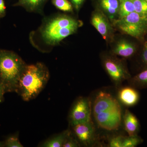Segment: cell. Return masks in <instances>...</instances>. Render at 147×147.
<instances>
[{
	"instance_id": "1",
	"label": "cell",
	"mask_w": 147,
	"mask_h": 147,
	"mask_svg": "<svg viewBox=\"0 0 147 147\" xmlns=\"http://www.w3.org/2000/svg\"><path fill=\"white\" fill-rule=\"evenodd\" d=\"M49 78V70L44 64L27 65L18 81L16 92L24 101L33 100L45 88Z\"/></svg>"
},
{
	"instance_id": "2",
	"label": "cell",
	"mask_w": 147,
	"mask_h": 147,
	"mask_svg": "<svg viewBox=\"0 0 147 147\" xmlns=\"http://www.w3.org/2000/svg\"><path fill=\"white\" fill-rule=\"evenodd\" d=\"M93 112L96 121L101 128L117 129L121 120V109L117 100L110 94L100 92L94 103Z\"/></svg>"
},
{
	"instance_id": "3",
	"label": "cell",
	"mask_w": 147,
	"mask_h": 147,
	"mask_svg": "<svg viewBox=\"0 0 147 147\" xmlns=\"http://www.w3.org/2000/svg\"><path fill=\"white\" fill-rule=\"evenodd\" d=\"M26 65L16 53L0 49V84L6 93L16 92L18 81Z\"/></svg>"
},
{
	"instance_id": "4",
	"label": "cell",
	"mask_w": 147,
	"mask_h": 147,
	"mask_svg": "<svg viewBox=\"0 0 147 147\" xmlns=\"http://www.w3.org/2000/svg\"><path fill=\"white\" fill-rule=\"evenodd\" d=\"M117 27L125 33L139 38L147 32V16L134 11L116 21Z\"/></svg>"
},
{
	"instance_id": "5",
	"label": "cell",
	"mask_w": 147,
	"mask_h": 147,
	"mask_svg": "<svg viewBox=\"0 0 147 147\" xmlns=\"http://www.w3.org/2000/svg\"><path fill=\"white\" fill-rule=\"evenodd\" d=\"M90 101L87 98L80 97L72 105L69 115V123L71 126L91 121Z\"/></svg>"
},
{
	"instance_id": "6",
	"label": "cell",
	"mask_w": 147,
	"mask_h": 147,
	"mask_svg": "<svg viewBox=\"0 0 147 147\" xmlns=\"http://www.w3.org/2000/svg\"><path fill=\"white\" fill-rule=\"evenodd\" d=\"M78 27H44L41 34L42 38L46 43L48 45H55L59 43L65 38L74 33Z\"/></svg>"
},
{
	"instance_id": "7",
	"label": "cell",
	"mask_w": 147,
	"mask_h": 147,
	"mask_svg": "<svg viewBox=\"0 0 147 147\" xmlns=\"http://www.w3.org/2000/svg\"><path fill=\"white\" fill-rule=\"evenodd\" d=\"M104 64L109 76L117 85L121 84L129 77L128 74L118 62L113 59H107L104 61Z\"/></svg>"
},
{
	"instance_id": "8",
	"label": "cell",
	"mask_w": 147,
	"mask_h": 147,
	"mask_svg": "<svg viewBox=\"0 0 147 147\" xmlns=\"http://www.w3.org/2000/svg\"><path fill=\"white\" fill-rule=\"evenodd\" d=\"M72 127L74 135L80 144L88 146L93 141L94 130L91 121L79 124Z\"/></svg>"
},
{
	"instance_id": "9",
	"label": "cell",
	"mask_w": 147,
	"mask_h": 147,
	"mask_svg": "<svg viewBox=\"0 0 147 147\" xmlns=\"http://www.w3.org/2000/svg\"><path fill=\"white\" fill-rule=\"evenodd\" d=\"M118 96L121 102L127 106H134L139 100V93L131 87L121 89L119 92Z\"/></svg>"
},
{
	"instance_id": "10",
	"label": "cell",
	"mask_w": 147,
	"mask_h": 147,
	"mask_svg": "<svg viewBox=\"0 0 147 147\" xmlns=\"http://www.w3.org/2000/svg\"><path fill=\"white\" fill-rule=\"evenodd\" d=\"M92 24L104 38L107 37L110 30V24L103 14L96 12L92 16Z\"/></svg>"
},
{
	"instance_id": "11",
	"label": "cell",
	"mask_w": 147,
	"mask_h": 147,
	"mask_svg": "<svg viewBox=\"0 0 147 147\" xmlns=\"http://www.w3.org/2000/svg\"><path fill=\"white\" fill-rule=\"evenodd\" d=\"M125 129L129 136L137 135L139 131V123L138 119L128 110H126L124 115Z\"/></svg>"
},
{
	"instance_id": "12",
	"label": "cell",
	"mask_w": 147,
	"mask_h": 147,
	"mask_svg": "<svg viewBox=\"0 0 147 147\" xmlns=\"http://www.w3.org/2000/svg\"><path fill=\"white\" fill-rule=\"evenodd\" d=\"M71 133V130L67 129L59 134H56L45 140L39 145L42 147H63L68 136Z\"/></svg>"
},
{
	"instance_id": "13",
	"label": "cell",
	"mask_w": 147,
	"mask_h": 147,
	"mask_svg": "<svg viewBox=\"0 0 147 147\" xmlns=\"http://www.w3.org/2000/svg\"><path fill=\"white\" fill-rule=\"evenodd\" d=\"M136 51V48L133 44L126 40H123L119 41L113 50L115 55L125 58L132 56Z\"/></svg>"
},
{
	"instance_id": "14",
	"label": "cell",
	"mask_w": 147,
	"mask_h": 147,
	"mask_svg": "<svg viewBox=\"0 0 147 147\" xmlns=\"http://www.w3.org/2000/svg\"><path fill=\"white\" fill-rule=\"evenodd\" d=\"M99 3L101 8L110 19L115 18L118 14L119 9V0H99Z\"/></svg>"
},
{
	"instance_id": "15",
	"label": "cell",
	"mask_w": 147,
	"mask_h": 147,
	"mask_svg": "<svg viewBox=\"0 0 147 147\" xmlns=\"http://www.w3.org/2000/svg\"><path fill=\"white\" fill-rule=\"evenodd\" d=\"M46 0H19L13 6H21L30 11L39 10Z\"/></svg>"
},
{
	"instance_id": "16",
	"label": "cell",
	"mask_w": 147,
	"mask_h": 147,
	"mask_svg": "<svg viewBox=\"0 0 147 147\" xmlns=\"http://www.w3.org/2000/svg\"><path fill=\"white\" fill-rule=\"evenodd\" d=\"M119 19L123 18L129 13L135 11L133 0H119Z\"/></svg>"
},
{
	"instance_id": "17",
	"label": "cell",
	"mask_w": 147,
	"mask_h": 147,
	"mask_svg": "<svg viewBox=\"0 0 147 147\" xmlns=\"http://www.w3.org/2000/svg\"><path fill=\"white\" fill-rule=\"evenodd\" d=\"M132 85L139 88L147 87V69L142 71L132 79Z\"/></svg>"
},
{
	"instance_id": "18",
	"label": "cell",
	"mask_w": 147,
	"mask_h": 147,
	"mask_svg": "<svg viewBox=\"0 0 147 147\" xmlns=\"http://www.w3.org/2000/svg\"><path fill=\"white\" fill-rule=\"evenodd\" d=\"M53 5L58 9L65 11L71 12L73 11V7L68 0H52Z\"/></svg>"
},
{
	"instance_id": "19",
	"label": "cell",
	"mask_w": 147,
	"mask_h": 147,
	"mask_svg": "<svg viewBox=\"0 0 147 147\" xmlns=\"http://www.w3.org/2000/svg\"><path fill=\"white\" fill-rule=\"evenodd\" d=\"M142 142V139L137 135L124 137L122 147H136L140 144Z\"/></svg>"
},
{
	"instance_id": "20",
	"label": "cell",
	"mask_w": 147,
	"mask_h": 147,
	"mask_svg": "<svg viewBox=\"0 0 147 147\" xmlns=\"http://www.w3.org/2000/svg\"><path fill=\"white\" fill-rule=\"evenodd\" d=\"M135 11L143 16H147V2L145 0H133Z\"/></svg>"
},
{
	"instance_id": "21",
	"label": "cell",
	"mask_w": 147,
	"mask_h": 147,
	"mask_svg": "<svg viewBox=\"0 0 147 147\" xmlns=\"http://www.w3.org/2000/svg\"><path fill=\"white\" fill-rule=\"evenodd\" d=\"M5 142V147H23L24 146L21 144L18 134H15L8 136Z\"/></svg>"
},
{
	"instance_id": "22",
	"label": "cell",
	"mask_w": 147,
	"mask_h": 147,
	"mask_svg": "<svg viewBox=\"0 0 147 147\" xmlns=\"http://www.w3.org/2000/svg\"><path fill=\"white\" fill-rule=\"evenodd\" d=\"M80 144L72 132L68 136L63 147H77L80 146Z\"/></svg>"
},
{
	"instance_id": "23",
	"label": "cell",
	"mask_w": 147,
	"mask_h": 147,
	"mask_svg": "<svg viewBox=\"0 0 147 147\" xmlns=\"http://www.w3.org/2000/svg\"><path fill=\"white\" fill-rule=\"evenodd\" d=\"M124 137L121 136H116L112 138L109 143L110 147H122Z\"/></svg>"
},
{
	"instance_id": "24",
	"label": "cell",
	"mask_w": 147,
	"mask_h": 147,
	"mask_svg": "<svg viewBox=\"0 0 147 147\" xmlns=\"http://www.w3.org/2000/svg\"><path fill=\"white\" fill-rule=\"evenodd\" d=\"M6 6L4 0H0V18L4 17L6 15Z\"/></svg>"
},
{
	"instance_id": "25",
	"label": "cell",
	"mask_w": 147,
	"mask_h": 147,
	"mask_svg": "<svg viewBox=\"0 0 147 147\" xmlns=\"http://www.w3.org/2000/svg\"><path fill=\"white\" fill-rule=\"evenodd\" d=\"M85 0H70L74 7L76 10H79Z\"/></svg>"
},
{
	"instance_id": "26",
	"label": "cell",
	"mask_w": 147,
	"mask_h": 147,
	"mask_svg": "<svg viewBox=\"0 0 147 147\" xmlns=\"http://www.w3.org/2000/svg\"><path fill=\"white\" fill-rule=\"evenodd\" d=\"M142 60L144 63L147 65V41L145 43L142 52Z\"/></svg>"
},
{
	"instance_id": "27",
	"label": "cell",
	"mask_w": 147,
	"mask_h": 147,
	"mask_svg": "<svg viewBox=\"0 0 147 147\" xmlns=\"http://www.w3.org/2000/svg\"><path fill=\"white\" fill-rule=\"evenodd\" d=\"M6 92L4 88L1 84H0V103L3 100L4 94Z\"/></svg>"
},
{
	"instance_id": "28",
	"label": "cell",
	"mask_w": 147,
	"mask_h": 147,
	"mask_svg": "<svg viewBox=\"0 0 147 147\" xmlns=\"http://www.w3.org/2000/svg\"><path fill=\"white\" fill-rule=\"evenodd\" d=\"M5 147L4 141L3 142H0V147Z\"/></svg>"
},
{
	"instance_id": "29",
	"label": "cell",
	"mask_w": 147,
	"mask_h": 147,
	"mask_svg": "<svg viewBox=\"0 0 147 147\" xmlns=\"http://www.w3.org/2000/svg\"><path fill=\"white\" fill-rule=\"evenodd\" d=\"M145 1H147V0H145Z\"/></svg>"
}]
</instances>
